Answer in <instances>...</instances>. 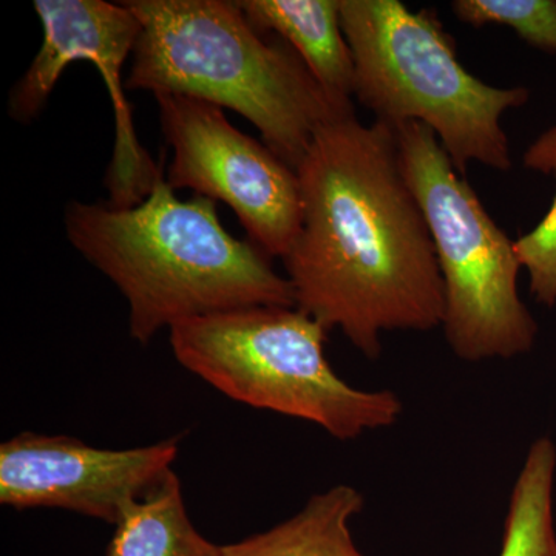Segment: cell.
<instances>
[{
	"instance_id": "9c48e42d",
	"label": "cell",
	"mask_w": 556,
	"mask_h": 556,
	"mask_svg": "<svg viewBox=\"0 0 556 556\" xmlns=\"http://www.w3.org/2000/svg\"><path fill=\"white\" fill-rule=\"evenodd\" d=\"M263 35L283 39L340 108L354 110V61L340 0H237Z\"/></svg>"
},
{
	"instance_id": "6da1fadb",
	"label": "cell",
	"mask_w": 556,
	"mask_h": 556,
	"mask_svg": "<svg viewBox=\"0 0 556 556\" xmlns=\"http://www.w3.org/2000/svg\"><path fill=\"white\" fill-rule=\"evenodd\" d=\"M298 175L302 222L283 258L295 308L371 361L386 332L441 328L437 248L393 127L364 126L356 115L332 121Z\"/></svg>"
},
{
	"instance_id": "277c9868",
	"label": "cell",
	"mask_w": 556,
	"mask_h": 556,
	"mask_svg": "<svg viewBox=\"0 0 556 556\" xmlns=\"http://www.w3.org/2000/svg\"><path fill=\"white\" fill-rule=\"evenodd\" d=\"M340 22L353 54L354 98L376 121L422 123L463 177L470 163L510 169L501 119L530 100L529 90L471 75L433 11L415 13L399 0H340Z\"/></svg>"
},
{
	"instance_id": "ba28073f",
	"label": "cell",
	"mask_w": 556,
	"mask_h": 556,
	"mask_svg": "<svg viewBox=\"0 0 556 556\" xmlns=\"http://www.w3.org/2000/svg\"><path fill=\"white\" fill-rule=\"evenodd\" d=\"M181 437L142 447H91L80 439L24 431L0 445V504L61 508L115 526L126 507L172 470Z\"/></svg>"
},
{
	"instance_id": "30bf717a",
	"label": "cell",
	"mask_w": 556,
	"mask_h": 556,
	"mask_svg": "<svg viewBox=\"0 0 556 556\" xmlns=\"http://www.w3.org/2000/svg\"><path fill=\"white\" fill-rule=\"evenodd\" d=\"M364 504L356 486H331L311 496L287 521L223 546V556H367L351 533V521Z\"/></svg>"
},
{
	"instance_id": "5b68a950",
	"label": "cell",
	"mask_w": 556,
	"mask_h": 556,
	"mask_svg": "<svg viewBox=\"0 0 556 556\" xmlns=\"http://www.w3.org/2000/svg\"><path fill=\"white\" fill-rule=\"evenodd\" d=\"M182 368L232 401L308 420L338 441L393 427L391 390H361L325 354L328 331L295 306H249L190 318L169 329Z\"/></svg>"
},
{
	"instance_id": "8fae6325",
	"label": "cell",
	"mask_w": 556,
	"mask_h": 556,
	"mask_svg": "<svg viewBox=\"0 0 556 556\" xmlns=\"http://www.w3.org/2000/svg\"><path fill=\"white\" fill-rule=\"evenodd\" d=\"M105 556H223L190 521L174 468L123 511Z\"/></svg>"
},
{
	"instance_id": "3957f363",
	"label": "cell",
	"mask_w": 556,
	"mask_h": 556,
	"mask_svg": "<svg viewBox=\"0 0 556 556\" xmlns=\"http://www.w3.org/2000/svg\"><path fill=\"white\" fill-rule=\"evenodd\" d=\"M141 24L126 90L181 94L247 118L298 170L317 131L356 115L321 89L298 53L229 0H126Z\"/></svg>"
},
{
	"instance_id": "7c38bea8",
	"label": "cell",
	"mask_w": 556,
	"mask_h": 556,
	"mask_svg": "<svg viewBox=\"0 0 556 556\" xmlns=\"http://www.w3.org/2000/svg\"><path fill=\"white\" fill-rule=\"evenodd\" d=\"M555 478V442L538 438L511 490L500 556H556Z\"/></svg>"
},
{
	"instance_id": "8992f818",
	"label": "cell",
	"mask_w": 556,
	"mask_h": 556,
	"mask_svg": "<svg viewBox=\"0 0 556 556\" xmlns=\"http://www.w3.org/2000/svg\"><path fill=\"white\" fill-rule=\"evenodd\" d=\"M402 167L426 214L445 292V339L466 362L514 358L535 346L538 324L519 295L515 241L490 217L437 135L393 127Z\"/></svg>"
},
{
	"instance_id": "52a82bcc",
	"label": "cell",
	"mask_w": 556,
	"mask_h": 556,
	"mask_svg": "<svg viewBox=\"0 0 556 556\" xmlns=\"http://www.w3.org/2000/svg\"><path fill=\"white\" fill-rule=\"evenodd\" d=\"M155 100L172 149L167 185L228 204L249 240L270 258L283 260L302 222L298 170L237 129L211 102L167 93Z\"/></svg>"
},
{
	"instance_id": "7a4b0ae2",
	"label": "cell",
	"mask_w": 556,
	"mask_h": 556,
	"mask_svg": "<svg viewBox=\"0 0 556 556\" xmlns=\"http://www.w3.org/2000/svg\"><path fill=\"white\" fill-rule=\"evenodd\" d=\"M65 236L118 288L129 306V334L148 345L190 318L249 308L295 306L294 291L251 240L230 236L217 203L179 200L163 164L134 206L70 201Z\"/></svg>"
},
{
	"instance_id": "4fadbf2b",
	"label": "cell",
	"mask_w": 556,
	"mask_h": 556,
	"mask_svg": "<svg viewBox=\"0 0 556 556\" xmlns=\"http://www.w3.org/2000/svg\"><path fill=\"white\" fill-rule=\"evenodd\" d=\"M526 169L556 178V126L544 131L525 153ZM522 269L529 274L530 294L546 308L556 306V197L544 218L515 241Z\"/></svg>"
},
{
	"instance_id": "5bb4252c",
	"label": "cell",
	"mask_w": 556,
	"mask_h": 556,
	"mask_svg": "<svg viewBox=\"0 0 556 556\" xmlns=\"http://www.w3.org/2000/svg\"><path fill=\"white\" fill-rule=\"evenodd\" d=\"M457 21L511 28L533 49L556 54V0H455Z\"/></svg>"
}]
</instances>
